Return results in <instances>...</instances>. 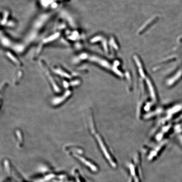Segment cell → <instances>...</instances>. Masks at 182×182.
I'll return each instance as SVG.
<instances>
[{
    "instance_id": "cell-1",
    "label": "cell",
    "mask_w": 182,
    "mask_h": 182,
    "mask_svg": "<svg viewBox=\"0 0 182 182\" xmlns=\"http://www.w3.org/2000/svg\"><path fill=\"white\" fill-rule=\"evenodd\" d=\"M129 172L133 182H141L142 170L141 160L138 155L134 158V160L129 164Z\"/></svg>"
},
{
    "instance_id": "cell-2",
    "label": "cell",
    "mask_w": 182,
    "mask_h": 182,
    "mask_svg": "<svg viewBox=\"0 0 182 182\" xmlns=\"http://www.w3.org/2000/svg\"><path fill=\"white\" fill-rule=\"evenodd\" d=\"M76 156L81 163L91 172L97 173L99 171V168L98 166L94 162L88 159L85 156H78L77 155H76Z\"/></svg>"
},
{
    "instance_id": "cell-3",
    "label": "cell",
    "mask_w": 182,
    "mask_h": 182,
    "mask_svg": "<svg viewBox=\"0 0 182 182\" xmlns=\"http://www.w3.org/2000/svg\"><path fill=\"white\" fill-rule=\"evenodd\" d=\"M128 182H133V180L131 178H130Z\"/></svg>"
}]
</instances>
